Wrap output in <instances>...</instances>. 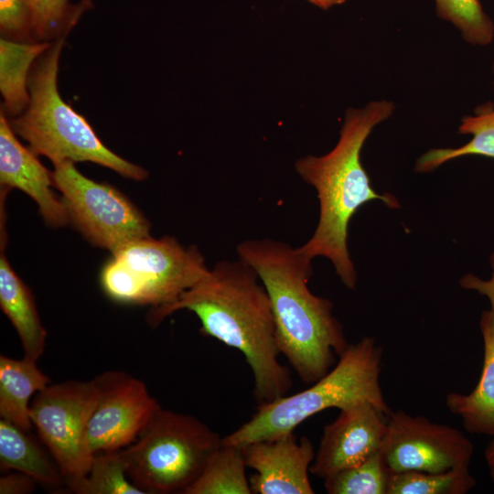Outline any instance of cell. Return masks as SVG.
I'll return each instance as SVG.
<instances>
[{
  "label": "cell",
  "mask_w": 494,
  "mask_h": 494,
  "mask_svg": "<svg viewBox=\"0 0 494 494\" xmlns=\"http://www.w3.org/2000/svg\"><path fill=\"white\" fill-rule=\"evenodd\" d=\"M187 309L199 319L200 332L241 351L253 377L257 405L287 394L291 373L279 361L280 351L271 301L255 270L240 258L215 263L172 305L151 310L149 322L160 323Z\"/></svg>",
  "instance_id": "1"
},
{
  "label": "cell",
  "mask_w": 494,
  "mask_h": 494,
  "mask_svg": "<svg viewBox=\"0 0 494 494\" xmlns=\"http://www.w3.org/2000/svg\"><path fill=\"white\" fill-rule=\"evenodd\" d=\"M236 250L267 291L280 354L303 382L312 384L335 366L349 346L332 302L308 288L312 260L298 248L271 239L245 240Z\"/></svg>",
  "instance_id": "2"
},
{
  "label": "cell",
  "mask_w": 494,
  "mask_h": 494,
  "mask_svg": "<svg viewBox=\"0 0 494 494\" xmlns=\"http://www.w3.org/2000/svg\"><path fill=\"white\" fill-rule=\"evenodd\" d=\"M395 106L376 101L362 109L349 108L336 146L322 156L298 159L295 169L313 186L319 201V219L312 237L299 251L308 259L321 256L333 264L337 275L349 289H355L357 273L348 249V227L366 202L380 199L391 209L401 207L395 196L379 194L360 162L361 148L380 123L388 119Z\"/></svg>",
  "instance_id": "3"
},
{
  "label": "cell",
  "mask_w": 494,
  "mask_h": 494,
  "mask_svg": "<svg viewBox=\"0 0 494 494\" xmlns=\"http://www.w3.org/2000/svg\"><path fill=\"white\" fill-rule=\"evenodd\" d=\"M382 349L371 337L349 344L335 366L312 385L297 393L285 395L257 405L250 420L221 440L242 447L293 433L305 420L328 410H339L369 403L389 416L392 413L381 386Z\"/></svg>",
  "instance_id": "4"
},
{
  "label": "cell",
  "mask_w": 494,
  "mask_h": 494,
  "mask_svg": "<svg viewBox=\"0 0 494 494\" xmlns=\"http://www.w3.org/2000/svg\"><path fill=\"white\" fill-rule=\"evenodd\" d=\"M63 45L64 37L57 38L34 63L28 77L30 102L9 122L13 131L34 154L47 156L54 166L90 161L125 177L145 179L147 171L107 148L87 120L61 99L57 81Z\"/></svg>",
  "instance_id": "5"
},
{
  "label": "cell",
  "mask_w": 494,
  "mask_h": 494,
  "mask_svg": "<svg viewBox=\"0 0 494 494\" xmlns=\"http://www.w3.org/2000/svg\"><path fill=\"white\" fill-rule=\"evenodd\" d=\"M221 440L195 416L161 407L136 440L121 451L128 478L145 494H183Z\"/></svg>",
  "instance_id": "6"
},
{
  "label": "cell",
  "mask_w": 494,
  "mask_h": 494,
  "mask_svg": "<svg viewBox=\"0 0 494 494\" xmlns=\"http://www.w3.org/2000/svg\"><path fill=\"white\" fill-rule=\"evenodd\" d=\"M112 254L100 273L104 294L119 304L152 310L175 303L209 271L196 246L168 236L137 240Z\"/></svg>",
  "instance_id": "7"
},
{
  "label": "cell",
  "mask_w": 494,
  "mask_h": 494,
  "mask_svg": "<svg viewBox=\"0 0 494 494\" xmlns=\"http://www.w3.org/2000/svg\"><path fill=\"white\" fill-rule=\"evenodd\" d=\"M98 397L94 379L48 384L33 397L32 425L58 464L69 487L89 471L92 455L87 433Z\"/></svg>",
  "instance_id": "8"
},
{
  "label": "cell",
  "mask_w": 494,
  "mask_h": 494,
  "mask_svg": "<svg viewBox=\"0 0 494 494\" xmlns=\"http://www.w3.org/2000/svg\"><path fill=\"white\" fill-rule=\"evenodd\" d=\"M54 166V187L63 195L69 221L94 245L113 253L150 237L149 221L115 188L86 177L71 161Z\"/></svg>",
  "instance_id": "9"
},
{
  "label": "cell",
  "mask_w": 494,
  "mask_h": 494,
  "mask_svg": "<svg viewBox=\"0 0 494 494\" xmlns=\"http://www.w3.org/2000/svg\"><path fill=\"white\" fill-rule=\"evenodd\" d=\"M381 454L392 473L469 467L472 442L459 430L403 410L392 411Z\"/></svg>",
  "instance_id": "10"
},
{
  "label": "cell",
  "mask_w": 494,
  "mask_h": 494,
  "mask_svg": "<svg viewBox=\"0 0 494 494\" xmlns=\"http://www.w3.org/2000/svg\"><path fill=\"white\" fill-rule=\"evenodd\" d=\"M93 379L98 397L87 433L92 456L133 444L161 408L145 382L127 372L107 370Z\"/></svg>",
  "instance_id": "11"
},
{
  "label": "cell",
  "mask_w": 494,
  "mask_h": 494,
  "mask_svg": "<svg viewBox=\"0 0 494 494\" xmlns=\"http://www.w3.org/2000/svg\"><path fill=\"white\" fill-rule=\"evenodd\" d=\"M325 425L310 473L325 479L381 452L388 416L369 403L339 410Z\"/></svg>",
  "instance_id": "12"
},
{
  "label": "cell",
  "mask_w": 494,
  "mask_h": 494,
  "mask_svg": "<svg viewBox=\"0 0 494 494\" xmlns=\"http://www.w3.org/2000/svg\"><path fill=\"white\" fill-rule=\"evenodd\" d=\"M247 467L255 470L249 478L253 494H313L308 472L316 451L310 439L299 440L293 433L242 447Z\"/></svg>",
  "instance_id": "13"
},
{
  "label": "cell",
  "mask_w": 494,
  "mask_h": 494,
  "mask_svg": "<svg viewBox=\"0 0 494 494\" xmlns=\"http://www.w3.org/2000/svg\"><path fill=\"white\" fill-rule=\"evenodd\" d=\"M30 149L21 145L5 113L0 114V183L2 188H18L38 205L46 223L64 226L69 215L63 201L52 191V173L39 162Z\"/></svg>",
  "instance_id": "14"
},
{
  "label": "cell",
  "mask_w": 494,
  "mask_h": 494,
  "mask_svg": "<svg viewBox=\"0 0 494 494\" xmlns=\"http://www.w3.org/2000/svg\"><path fill=\"white\" fill-rule=\"evenodd\" d=\"M479 328L483 340L480 377L467 394L449 392L446 406L458 416L468 433L494 436V311L481 313Z\"/></svg>",
  "instance_id": "15"
},
{
  "label": "cell",
  "mask_w": 494,
  "mask_h": 494,
  "mask_svg": "<svg viewBox=\"0 0 494 494\" xmlns=\"http://www.w3.org/2000/svg\"><path fill=\"white\" fill-rule=\"evenodd\" d=\"M0 306L19 337L24 356L38 361L45 350L47 331L30 289L15 273L3 252L0 255Z\"/></svg>",
  "instance_id": "16"
},
{
  "label": "cell",
  "mask_w": 494,
  "mask_h": 494,
  "mask_svg": "<svg viewBox=\"0 0 494 494\" xmlns=\"http://www.w3.org/2000/svg\"><path fill=\"white\" fill-rule=\"evenodd\" d=\"M50 382L37 365L24 356L14 359L0 356V418L26 431H30V400Z\"/></svg>",
  "instance_id": "17"
},
{
  "label": "cell",
  "mask_w": 494,
  "mask_h": 494,
  "mask_svg": "<svg viewBox=\"0 0 494 494\" xmlns=\"http://www.w3.org/2000/svg\"><path fill=\"white\" fill-rule=\"evenodd\" d=\"M1 471H18L31 477L37 483L57 487L65 482L53 456L16 424L0 418Z\"/></svg>",
  "instance_id": "18"
},
{
  "label": "cell",
  "mask_w": 494,
  "mask_h": 494,
  "mask_svg": "<svg viewBox=\"0 0 494 494\" xmlns=\"http://www.w3.org/2000/svg\"><path fill=\"white\" fill-rule=\"evenodd\" d=\"M52 43L48 41L18 42L0 40V90L4 113L22 114L30 102L28 77L37 59Z\"/></svg>",
  "instance_id": "19"
},
{
  "label": "cell",
  "mask_w": 494,
  "mask_h": 494,
  "mask_svg": "<svg viewBox=\"0 0 494 494\" xmlns=\"http://www.w3.org/2000/svg\"><path fill=\"white\" fill-rule=\"evenodd\" d=\"M458 132L470 134L471 139L457 148H435L422 155L415 163V171L427 173L444 163L464 156L494 158V104L479 105L473 115L462 118Z\"/></svg>",
  "instance_id": "20"
},
{
  "label": "cell",
  "mask_w": 494,
  "mask_h": 494,
  "mask_svg": "<svg viewBox=\"0 0 494 494\" xmlns=\"http://www.w3.org/2000/svg\"><path fill=\"white\" fill-rule=\"evenodd\" d=\"M242 447L224 445L183 494H252Z\"/></svg>",
  "instance_id": "21"
},
{
  "label": "cell",
  "mask_w": 494,
  "mask_h": 494,
  "mask_svg": "<svg viewBox=\"0 0 494 494\" xmlns=\"http://www.w3.org/2000/svg\"><path fill=\"white\" fill-rule=\"evenodd\" d=\"M69 489L76 494H145L128 478L121 449L94 454L86 476Z\"/></svg>",
  "instance_id": "22"
},
{
  "label": "cell",
  "mask_w": 494,
  "mask_h": 494,
  "mask_svg": "<svg viewBox=\"0 0 494 494\" xmlns=\"http://www.w3.org/2000/svg\"><path fill=\"white\" fill-rule=\"evenodd\" d=\"M476 485L469 467L438 473L405 471L392 474L388 494H466Z\"/></svg>",
  "instance_id": "23"
},
{
  "label": "cell",
  "mask_w": 494,
  "mask_h": 494,
  "mask_svg": "<svg viewBox=\"0 0 494 494\" xmlns=\"http://www.w3.org/2000/svg\"><path fill=\"white\" fill-rule=\"evenodd\" d=\"M392 474L379 452L326 478L324 487L329 494H388Z\"/></svg>",
  "instance_id": "24"
},
{
  "label": "cell",
  "mask_w": 494,
  "mask_h": 494,
  "mask_svg": "<svg viewBox=\"0 0 494 494\" xmlns=\"http://www.w3.org/2000/svg\"><path fill=\"white\" fill-rule=\"evenodd\" d=\"M34 41L65 37L81 15L91 7V0L77 5L70 0H30Z\"/></svg>",
  "instance_id": "25"
},
{
  "label": "cell",
  "mask_w": 494,
  "mask_h": 494,
  "mask_svg": "<svg viewBox=\"0 0 494 494\" xmlns=\"http://www.w3.org/2000/svg\"><path fill=\"white\" fill-rule=\"evenodd\" d=\"M435 1L438 16L451 22L467 42L478 46L492 42L494 24L484 12L479 0Z\"/></svg>",
  "instance_id": "26"
},
{
  "label": "cell",
  "mask_w": 494,
  "mask_h": 494,
  "mask_svg": "<svg viewBox=\"0 0 494 494\" xmlns=\"http://www.w3.org/2000/svg\"><path fill=\"white\" fill-rule=\"evenodd\" d=\"M0 31L9 40L34 41L30 0H0Z\"/></svg>",
  "instance_id": "27"
},
{
  "label": "cell",
  "mask_w": 494,
  "mask_h": 494,
  "mask_svg": "<svg viewBox=\"0 0 494 494\" xmlns=\"http://www.w3.org/2000/svg\"><path fill=\"white\" fill-rule=\"evenodd\" d=\"M492 274L489 279H481L473 274H467L459 280V285L466 290L475 291L488 298L490 309L494 311V252L489 257Z\"/></svg>",
  "instance_id": "28"
},
{
  "label": "cell",
  "mask_w": 494,
  "mask_h": 494,
  "mask_svg": "<svg viewBox=\"0 0 494 494\" xmlns=\"http://www.w3.org/2000/svg\"><path fill=\"white\" fill-rule=\"evenodd\" d=\"M36 484L27 474L14 471L0 478V494H28L35 490Z\"/></svg>",
  "instance_id": "29"
},
{
  "label": "cell",
  "mask_w": 494,
  "mask_h": 494,
  "mask_svg": "<svg viewBox=\"0 0 494 494\" xmlns=\"http://www.w3.org/2000/svg\"><path fill=\"white\" fill-rule=\"evenodd\" d=\"M484 457L491 480L494 482V436L484 451Z\"/></svg>",
  "instance_id": "30"
},
{
  "label": "cell",
  "mask_w": 494,
  "mask_h": 494,
  "mask_svg": "<svg viewBox=\"0 0 494 494\" xmlns=\"http://www.w3.org/2000/svg\"><path fill=\"white\" fill-rule=\"evenodd\" d=\"M311 4L322 8L328 9L333 5H342L347 0H307Z\"/></svg>",
  "instance_id": "31"
},
{
  "label": "cell",
  "mask_w": 494,
  "mask_h": 494,
  "mask_svg": "<svg viewBox=\"0 0 494 494\" xmlns=\"http://www.w3.org/2000/svg\"><path fill=\"white\" fill-rule=\"evenodd\" d=\"M493 72H494V65H493ZM493 84H494V82H493Z\"/></svg>",
  "instance_id": "32"
}]
</instances>
